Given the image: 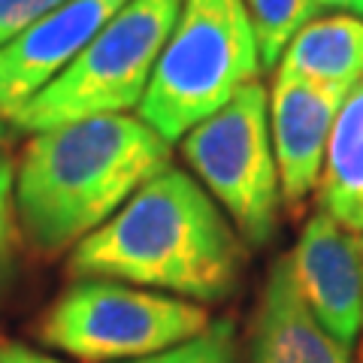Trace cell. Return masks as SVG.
<instances>
[{
	"mask_svg": "<svg viewBox=\"0 0 363 363\" xmlns=\"http://www.w3.org/2000/svg\"><path fill=\"white\" fill-rule=\"evenodd\" d=\"M61 4H67V0H0V45H6Z\"/></svg>",
	"mask_w": 363,
	"mask_h": 363,
	"instance_id": "obj_15",
	"label": "cell"
},
{
	"mask_svg": "<svg viewBox=\"0 0 363 363\" xmlns=\"http://www.w3.org/2000/svg\"><path fill=\"white\" fill-rule=\"evenodd\" d=\"M182 155L242 242L267 245L279 224L281 185L264 82H248L218 112L194 124L182 136Z\"/></svg>",
	"mask_w": 363,
	"mask_h": 363,
	"instance_id": "obj_5",
	"label": "cell"
},
{
	"mask_svg": "<svg viewBox=\"0 0 363 363\" xmlns=\"http://www.w3.org/2000/svg\"><path fill=\"white\" fill-rule=\"evenodd\" d=\"M288 257L321 327L351 348L363 333V230H348L318 209Z\"/></svg>",
	"mask_w": 363,
	"mask_h": 363,
	"instance_id": "obj_7",
	"label": "cell"
},
{
	"mask_svg": "<svg viewBox=\"0 0 363 363\" xmlns=\"http://www.w3.org/2000/svg\"><path fill=\"white\" fill-rule=\"evenodd\" d=\"M167 167L169 143L128 112L37 130L13 173L18 224L33 248L58 255L106 224Z\"/></svg>",
	"mask_w": 363,
	"mask_h": 363,
	"instance_id": "obj_2",
	"label": "cell"
},
{
	"mask_svg": "<svg viewBox=\"0 0 363 363\" xmlns=\"http://www.w3.org/2000/svg\"><path fill=\"white\" fill-rule=\"evenodd\" d=\"M245 245L224 209L185 169L167 167L70 255L79 279H112L194 303L236 288Z\"/></svg>",
	"mask_w": 363,
	"mask_h": 363,
	"instance_id": "obj_1",
	"label": "cell"
},
{
	"mask_svg": "<svg viewBox=\"0 0 363 363\" xmlns=\"http://www.w3.org/2000/svg\"><path fill=\"white\" fill-rule=\"evenodd\" d=\"M252 363H357L351 348L336 342L303 300L288 255L272 264L260 294Z\"/></svg>",
	"mask_w": 363,
	"mask_h": 363,
	"instance_id": "obj_10",
	"label": "cell"
},
{
	"mask_svg": "<svg viewBox=\"0 0 363 363\" xmlns=\"http://www.w3.org/2000/svg\"><path fill=\"white\" fill-rule=\"evenodd\" d=\"M321 6H330V9H342V13H354L363 16V0H318Z\"/></svg>",
	"mask_w": 363,
	"mask_h": 363,
	"instance_id": "obj_18",
	"label": "cell"
},
{
	"mask_svg": "<svg viewBox=\"0 0 363 363\" xmlns=\"http://www.w3.org/2000/svg\"><path fill=\"white\" fill-rule=\"evenodd\" d=\"M179 9L182 0H128L106 28L16 112L13 124L37 133L76 118L136 109Z\"/></svg>",
	"mask_w": 363,
	"mask_h": 363,
	"instance_id": "obj_4",
	"label": "cell"
},
{
	"mask_svg": "<svg viewBox=\"0 0 363 363\" xmlns=\"http://www.w3.org/2000/svg\"><path fill=\"white\" fill-rule=\"evenodd\" d=\"M128 363H242V354L240 342H236V327L230 321H212L206 330L188 342Z\"/></svg>",
	"mask_w": 363,
	"mask_h": 363,
	"instance_id": "obj_14",
	"label": "cell"
},
{
	"mask_svg": "<svg viewBox=\"0 0 363 363\" xmlns=\"http://www.w3.org/2000/svg\"><path fill=\"white\" fill-rule=\"evenodd\" d=\"M0 363H61V360L45 357L40 351L25 348V345H6V348H0Z\"/></svg>",
	"mask_w": 363,
	"mask_h": 363,
	"instance_id": "obj_17",
	"label": "cell"
},
{
	"mask_svg": "<svg viewBox=\"0 0 363 363\" xmlns=\"http://www.w3.org/2000/svg\"><path fill=\"white\" fill-rule=\"evenodd\" d=\"M128 0H67L0 45V116H13L52 82Z\"/></svg>",
	"mask_w": 363,
	"mask_h": 363,
	"instance_id": "obj_9",
	"label": "cell"
},
{
	"mask_svg": "<svg viewBox=\"0 0 363 363\" xmlns=\"http://www.w3.org/2000/svg\"><path fill=\"white\" fill-rule=\"evenodd\" d=\"M209 324V312L194 300L128 281L82 279L45 315L43 342L88 363H128L188 342Z\"/></svg>",
	"mask_w": 363,
	"mask_h": 363,
	"instance_id": "obj_6",
	"label": "cell"
},
{
	"mask_svg": "<svg viewBox=\"0 0 363 363\" xmlns=\"http://www.w3.org/2000/svg\"><path fill=\"white\" fill-rule=\"evenodd\" d=\"M9 209H13V167L0 157V255L9 240Z\"/></svg>",
	"mask_w": 363,
	"mask_h": 363,
	"instance_id": "obj_16",
	"label": "cell"
},
{
	"mask_svg": "<svg viewBox=\"0 0 363 363\" xmlns=\"http://www.w3.org/2000/svg\"><path fill=\"white\" fill-rule=\"evenodd\" d=\"M0 136H4V116H0Z\"/></svg>",
	"mask_w": 363,
	"mask_h": 363,
	"instance_id": "obj_20",
	"label": "cell"
},
{
	"mask_svg": "<svg viewBox=\"0 0 363 363\" xmlns=\"http://www.w3.org/2000/svg\"><path fill=\"white\" fill-rule=\"evenodd\" d=\"M279 70L348 91L363 76V16L336 13L312 18L291 40Z\"/></svg>",
	"mask_w": 363,
	"mask_h": 363,
	"instance_id": "obj_12",
	"label": "cell"
},
{
	"mask_svg": "<svg viewBox=\"0 0 363 363\" xmlns=\"http://www.w3.org/2000/svg\"><path fill=\"white\" fill-rule=\"evenodd\" d=\"M357 363H363V345H360V354H357Z\"/></svg>",
	"mask_w": 363,
	"mask_h": 363,
	"instance_id": "obj_19",
	"label": "cell"
},
{
	"mask_svg": "<svg viewBox=\"0 0 363 363\" xmlns=\"http://www.w3.org/2000/svg\"><path fill=\"white\" fill-rule=\"evenodd\" d=\"M318 206L336 224L363 230V76L348 88L327 143Z\"/></svg>",
	"mask_w": 363,
	"mask_h": 363,
	"instance_id": "obj_11",
	"label": "cell"
},
{
	"mask_svg": "<svg viewBox=\"0 0 363 363\" xmlns=\"http://www.w3.org/2000/svg\"><path fill=\"white\" fill-rule=\"evenodd\" d=\"M245 9L255 30L260 67L272 70L281 61L291 40L312 18H318L321 4L318 0H245Z\"/></svg>",
	"mask_w": 363,
	"mask_h": 363,
	"instance_id": "obj_13",
	"label": "cell"
},
{
	"mask_svg": "<svg viewBox=\"0 0 363 363\" xmlns=\"http://www.w3.org/2000/svg\"><path fill=\"white\" fill-rule=\"evenodd\" d=\"M348 91L315 85L309 79L276 70L269 88V133L276 152L281 203L291 215H303L306 200L321 182L327 143Z\"/></svg>",
	"mask_w": 363,
	"mask_h": 363,
	"instance_id": "obj_8",
	"label": "cell"
},
{
	"mask_svg": "<svg viewBox=\"0 0 363 363\" xmlns=\"http://www.w3.org/2000/svg\"><path fill=\"white\" fill-rule=\"evenodd\" d=\"M245 0H182L140 100V118L173 145L260 76Z\"/></svg>",
	"mask_w": 363,
	"mask_h": 363,
	"instance_id": "obj_3",
	"label": "cell"
}]
</instances>
